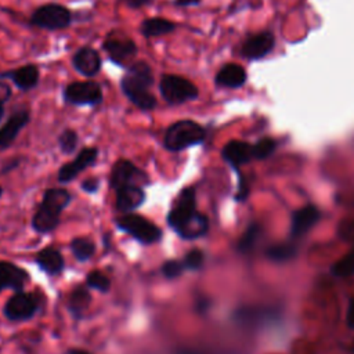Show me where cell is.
<instances>
[{"instance_id":"obj_1","label":"cell","mask_w":354,"mask_h":354,"mask_svg":"<svg viewBox=\"0 0 354 354\" xmlns=\"http://www.w3.org/2000/svg\"><path fill=\"white\" fill-rule=\"evenodd\" d=\"M166 223L170 230L184 241L199 239L209 231V218L196 209V191L194 185L184 187L173 201Z\"/></svg>"},{"instance_id":"obj_2","label":"cell","mask_w":354,"mask_h":354,"mask_svg":"<svg viewBox=\"0 0 354 354\" xmlns=\"http://www.w3.org/2000/svg\"><path fill=\"white\" fill-rule=\"evenodd\" d=\"M153 84L155 75L145 59H134L119 79L123 95L142 112H151L158 108V100L151 91Z\"/></svg>"},{"instance_id":"obj_3","label":"cell","mask_w":354,"mask_h":354,"mask_svg":"<svg viewBox=\"0 0 354 354\" xmlns=\"http://www.w3.org/2000/svg\"><path fill=\"white\" fill-rule=\"evenodd\" d=\"M72 201V194L66 188L53 187L43 192V198L32 217L30 225L35 232L46 235L53 232L61 223V214Z\"/></svg>"},{"instance_id":"obj_4","label":"cell","mask_w":354,"mask_h":354,"mask_svg":"<svg viewBox=\"0 0 354 354\" xmlns=\"http://www.w3.org/2000/svg\"><path fill=\"white\" fill-rule=\"evenodd\" d=\"M207 130L192 119H180L167 126L163 134V147L170 152H181L205 142Z\"/></svg>"},{"instance_id":"obj_5","label":"cell","mask_w":354,"mask_h":354,"mask_svg":"<svg viewBox=\"0 0 354 354\" xmlns=\"http://www.w3.org/2000/svg\"><path fill=\"white\" fill-rule=\"evenodd\" d=\"M158 91L169 105H183L198 100V86L185 76L177 73H162L158 82Z\"/></svg>"},{"instance_id":"obj_6","label":"cell","mask_w":354,"mask_h":354,"mask_svg":"<svg viewBox=\"0 0 354 354\" xmlns=\"http://www.w3.org/2000/svg\"><path fill=\"white\" fill-rule=\"evenodd\" d=\"M116 228L141 245H153L160 242L163 232L149 218L138 213H123L113 220Z\"/></svg>"},{"instance_id":"obj_7","label":"cell","mask_w":354,"mask_h":354,"mask_svg":"<svg viewBox=\"0 0 354 354\" xmlns=\"http://www.w3.org/2000/svg\"><path fill=\"white\" fill-rule=\"evenodd\" d=\"M29 25L47 32L68 29L73 21V10L59 3H44L36 7L30 17Z\"/></svg>"},{"instance_id":"obj_8","label":"cell","mask_w":354,"mask_h":354,"mask_svg":"<svg viewBox=\"0 0 354 354\" xmlns=\"http://www.w3.org/2000/svg\"><path fill=\"white\" fill-rule=\"evenodd\" d=\"M101 48L113 65L123 69L134 61L138 53L136 40L122 29H111L102 39Z\"/></svg>"},{"instance_id":"obj_9","label":"cell","mask_w":354,"mask_h":354,"mask_svg":"<svg viewBox=\"0 0 354 354\" xmlns=\"http://www.w3.org/2000/svg\"><path fill=\"white\" fill-rule=\"evenodd\" d=\"M64 104L71 106H98L104 102L102 86L93 80H73L61 91Z\"/></svg>"},{"instance_id":"obj_10","label":"cell","mask_w":354,"mask_h":354,"mask_svg":"<svg viewBox=\"0 0 354 354\" xmlns=\"http://www.w3.org/2000/svg\"><path fill=\"white\" fill-rule=\"evenodd\" d=\"M41 306V296L36 292L17 290L7 299L3 315L11 322H24L32 319Z\"/></svg>"},{"instance_id":"obj_11","label":"cell","mask_w":354,"mask_h":354,"mask_svg":"<svg viewBox=\"0 0 354 354\" xmlns=\"http://www.w3.org/2000/svg\"><path fill=\"white\" fill-rule=\"evenodd\" d=\"M124 185L148 187L151 185V178L134 162L126 158H120L111 167L109 187L112 189H118Z\"/></svg>"},{"instance_id":"obj_12","label":"cell","mask_w":354,"mask_h":354,"mask_svg":"<svg viewBox=\"0 0 354 354\" xmlns=\"http://www.w3.org/2000/svg\"><path fill=\"white\" fill-rule=\"evenodd\" d=\"M275 48V36L271 30H261L248 35L239 44V57L248 61H259L266 58Z\"/></svg>"},{"instance_id":"obj_13","label":"cell","mask_w":354,"mask_h":354,"mask_svg":"<svg viewBox=\"0 0 354 354\" xmlns=\"http://www.w3.org/2000/svg\"><path fill=\"white\" fill-rule=\"evenodd\" d=\"M98 153L100 151L97 147L82 148L71 162L64 163L58 169L57 181L59 184H68L73 181L82 171H84L88 167H93L97 163Z\"/></svg>"},{"instance_id":"obj_14","label":"cell","mask_w":354,"mask_h":354,"mask_svg":"<svg viewBox=\"0 0 354 354\" xmlns=\"http://www.w3.org/2000/svg\"><path fill=\"white\" fill-rule=\"evenodd\" d=\"M30 111L26 106L14 109L0 127V151L10 148L19 133L29 124Z\"/></svg>"},{"instance_id":"obj_15","label":"cell","mask_w":354,"mask_h":354,"mask_svg":"<svg viewBox=\"0 0 354 354\" xmlns=\"http://www.w3.org/2000/svg\"><path fill=\"white\" fill-rule=\"evenodd\" d=\"M72 68L83 77H95L102 68L100 53L91 46H80L71 58Z\"/></svg>"},{"instance_id":"obj_16","label":"cell","mask_w":354,"mask_h":354,"mask_svg":"<svg viewBox=\"0 0 354 354\" xmlns=\"http://www.w3.org/2000/svg\"><path fill=\"white\" fill-rule=\"evenodd\" d=\"M0 79L10 80L21 91H30L39 86L40 69L36 64H25L19 68L1 71Z\"/></svg>"},{"instance_id":"obj_17","label":"cell","mask_w":354,"mask_h":354,"mask_svg":"<svg viewBox=\"0 0 354 354\" xmlns=\"http://www.w3.org/2000/svg\"><path fill=\"white\" fill-rule=\"evenodd\" d=\"M115 191V209L120 214L133 213L134 210L140 209L147 201V194L141 185H124Z\"/></svg>"},{"instance_id":"obj_18","label":"cell","mask_w":354,"mask_h":354,"mask_svg":"<svg viewBox=\"0 0 354 354\" xmlns=\"http://www.w3.org/2000/svg\"><path fill=\"white\" fill-rule=\"evenodd\" d=\"M248 82V72L243 66L234 62L224 64L214 75V86L218 88L238 90Z\"/></svg>"},{"instance_id":"obj_19","label":"cell","mask_w":354,"mask_h":354,"mask_svg":"<svg viewBox=\"0 0 354 354\" xmlns=\"http://www.w3.org/2000/svg\"><path fill=\"white\" fill-rule=\"evenodd\" d=\"M30 279L28 271L15 263L0 260V293L6 289L14 292L24 290L26 282Z\"/></svg>"},{"instance_id":"obj_20","label":"cell","mask_w":354,"mask_h":354,"mask_svg":"<svg viewBox=\"0 0 354 354\" xmlns=\"http://www.w3.org/2000/svg\"><path fill=\"white\" fill-rule=\"evenodd\" d=\"M36 266L47 275L57 277L62 274L65 268V259L62 253L54 246H44L35 256Z\"/></svg>"},{"instance_id":"obj_21","label":"cell","mask_w":354,"mask_h":354,"mask_svg":"<svg viewBox=\"0 0 354 354\" xmlns=\"http://www.w3.org/2000/svg\"><path fill=\"white\" fill-rule=\"evenodd\" d=\"M91 300H93V296L86 283L75 285L69 293L68 303H66V308H68L71 317L75 321L83 319L86 311L88 310V307L91 304Z\"/></svg>"},{"instance_id":"obj_22","label":"cell","mask_w":354,"mask_h":354,"mask_svg":"<svg viewBox=\"0 0 354 354\" xmlns=\"http://www.w3.org/2000/svg\"><path fill=\"white\" fill-rule=\"evenodd\" d=\"M221 158L231 165L232 167H238L243 163H248L253 158V145L241 140L228 141L221 149Z\"/></svg>"},{"instance_id":"obj_23","label":"cell","mask_w":354,"mask_h":354,"mask_svg":"<svg viewBox=\"0 0 354 354\" xmlns=\"http://www.w3.org/2000/svg\"><path fill=\"white\" fill-rule=\"evenodd\" d=\"M177 30V22L165 18V17H149L141 21L138 26V32L141 36L151 39V37H159L166 36Z\"/></svg>"},{"instance_id":"obj_24","label":"cell","mask_w":354,"mask_h":354,"mask_svg":"<svg viewBox=\"0 0 354 354\" xmlns=\"http://www.w3.org/2000/svg\"><path fill=\"white\" fill-rule=\"evenodd\" d=\"M318 220H319V210L313 205H307L296 210L292 218V235L300 236L306 234Z\"/></svg>"},{"instance_id":"obj_25","label":"cell","mask_w":354,"mask_h":354,"mask_svg":"<svg viewBox=\"0 0 354 354\" xmlns=\"http://www.w3.org/2000/svg\"><path fill=\"white\" fill-rule=\"evenodd\" d=\"M71 252L77 261H88L95 253V243L87 236H76L69 243Z\"/></svg>"},{"instance_id":"obj_26","label":"cell","mask_w":354,"mask_h":354,"mask_svg":"<svg viewBox=\"0 0 354 354\" xmlns=\"http://www.w3.org/2000/svg\"><path fill=\"white\" fill-rule=\"evenodd\" d=\"M58 148L64 155H72L79 145V134L72 127H65L57 137Z\"/></svg>"},{"instance_id":"obj_27","label":"cell","mask_w":354,"mask_h":354,"mask_svg":"<svg viewBox=\"0 0 354 354\" xmlns=\"http://www.w3.org/2000/svg\"><path fill=\"white\" fill-rule=\"evenodd\" d=\"M84 283L88 289H94L100 293H108L111 290V279L101 270H91L86 275Z\"/></svg>"},{"instance_id":"obj_28","label":"cell","mask_w":354,"mask_h":354,"mask_svg":"<svg viewBox=\"0 0 354 354\" xmlns=\"http://www.w3.org/2000/svg\"><path fill=\"white\" fill-rule=\"evenodd\" d=\"M268 259L274 261H286L296 256V246L290 243H281V245H272L267 250Z\"/></svg>"},{"instance_id":"obj_29","label":"cell","mask_w":354,"mask_h":354,"mask_svg":"<svg viewBox=\"0 0 354 354\" xmlns=\"http://www.w3.org/2000/svg\"><path fill=\"white\" fill-rule=\"evenodd\" d=\"M332 272L337 277H351L354 275V248L344 254L340 260H337L332 266Z\"/></svg>"},{"instance_id":"obj_30","label":"cell","mask_w":354,"mask_h":354,"mask_svg":"<svg viewBox=\"0 0 354 354\" xmlns=\"http://www.w3.org/2000/svg\"><path fill=\"white\" fill-rule=\"evenodd\" d=\"M259 234H260V227H259L257 224H252V225L243 232V235L241 236L236 249H238L241 253H249V252L254 248V243H256V241H257V238H259Z\"/></svg>"},{"instance_id":"obj_31","label":"cell","mask_w":354,"mask_h":354,"mask_svg":"<svg viewBox=\"0 0 354 354\" xmlns=\"http://www.w3.org/2000/svg\"><path fill=\"white\" fill-rule=\"evenodd\" d=\"M184 271H185V268H184L183 261L177 260V259H167L160 266V274L166 279H170V281L177 279L178 277H181Z\"/></svg>"},{"instance_id":"obj_32","label":"cell","mask_w":354,"mask_h":354,"mask_svg":"<svg viewBox=\"0 0 354 354\" xmlns=\"http://www.w3.org/2000/svg\"><path fill=\"white\" fill-rule=\"evenodd\" d=\"M181 261H183L185 270L198 271V270H201L203 267L205 254H203V252L201 249L195 248V249H191L189 252H187Z\"/></svg>"},{"instance_id":"obj_33","label":"cell","mask_w":354,"mask_h":354,"mask_svg":"<svg viewBox=\"0 0 354 354\" xmlns=\"http://www.w3.org/2000/svg\"><path fill=\"white\" fill-rule=\"evenodd\" d=\"M275 147H277V142L272 138L263 137L253 145V158L266 159L275 151Z\"/></svg>"},{"instance_id":"obj_34","label":"cell","mask_w":354,"mask_h":354,"mask_svg":"<svg viewBox=\"0 0 354 354\" xmlns=\"http://www.w3.org/2000/svg\"><path fill=\"white\" fill-rule=\"evenodd\" d=\"M100 187H101V181L97 177H88L83 180L80 184V188L87 194H95L100 189Z\"/></svg>"},{"instance_id":"obj_35","label":"cell","mask_w":354,"mask_h":354,"mask_svg":"<svg viewBox=\"0 0 354 354\" xmlns=\"http://www.w3.org/2000/svg\"><path fill=\"white\" fill-rule=\"evenodd\" d=\"M210 307H212V300H210L209 297H206V296H198V297L195 299V311H196L198 314L205 315V314L209 311Z\"/></svg>"},{"instance_id":"obj_36","label":"cell","mask_w":354,"mask_h":354,"mask_svg":"<svg viewBox=\"0 0 354 354\" xmlns=\"http://www.w3.org/2000/svg\"><path fill=\"white\" fill-rule=\"evenodd\" d=\"M21 162H22V158H21V156H15V158H11V159L6 160V162L3 163V166L0 167V173H1V174H6V173L12 171L14 169H17V167L21 165Z\"/></svg>"},{"instance_id":"obj_37","label":"cell","mask_w":354,"mask_h":354,"mask_svg":"<svg viewBox=\"0 0 354 354\" xmlns=\"http://www.w3.org/2000/svg\"><path fill=\"white\" fill-rule=\"evenodd\" d=\"M11 95H12L11 86L6 80L0 79V104L6 105V102L11 98Z\"/></svg>"},{"instance_id":"obj_38","label":"cell","mask_w":354,"mask_h":354,"mask_svg":"<svg viewBox=\"0 0 354 354\" xmlns=\"http://www.w3.org/2000/svg\"><path fill=\"white\" fill-rule=\"evenodd\" d=\"M119 1L123 3L130 10H138V8L151 6L155 0H119Z\"/></svg>"},{"instance_id":"obj_39","label":"cell","mask_w":354,"mask_h":354,"mask_svg":"<svg viewBox=\"0 0 354 354\" xmlns=\"http://www.w3.org/2000/svg\"><path fill=\"white\" fill-rule=\"evenodd\" d=\"M93 18L91 10H75L73 11V21L75 22H87Z\"/></svg>"},{"instance_id":"obj_40","label":"cell","mask_w":354,"mask_h":354,"mask_svg":"<svg viewBox=\"0 0 354 354\" xmlns=\"http://www.w3.org/2000/svg\"><path fill=\"white\" fill-rule=\"evenodd\" d=\"M174 7L178 8H187V7H195L202 3V0H173L171 1Z\"/></svg>"},{"instance_id":"obj_41","label":"cell","mask_w":354,"mask_h":354,"mask_svg":"<svg viewBox=\"0 0 354 354\" xmlns=\"http://www.w3.org/2000/svg\"><path fill=\"white\" fill-rule=\"evenodd\" d=\"M347 325L350 328H354V299L350 300L348 310H347Z\"/></svg>"},{"instance_id":"obj_42","label":"cell","mask_w":354,"mask_h":354,"mask_svg":"<svg viewBox=\"0 0 354 354\" xmlns=\"http://www.w3.org/2000/svg\"><path fill=\"white\" fill-rule=\"evenodd\" d=\"M65 354H91L90 351L87 350H83V348H77V347H71L65 351Z\"/></svg>"},{"instance_id":"obj_43","label":"cell","mask_w":354,"mask_h":354,"mask_svg":"<svg viewBox=\"0 0 354 354\" xmlns=\"http://www.w3.org/2000/svg\"><path fill=\"white\" fill-rule=\"evenodd\" d=\"M102 243H104V249H106V252L111 249V235L109 234H104V238H102Z\"/></svg>"},{"instance_id":"obj_44","label":"cell","mask_w":354,"mask_h":354,"mask_svg":"<svg viewBox=\"0 0 354 354\" xmlns=\"http://www.w3.org/2000/svg\"><path fill=\"white\" fill-rule=\"evenodd\" d=\"M4 116H6V108H4V104H0V123L3 122Z\"/></svg>"},{"instance_id":"obj_45","label":"cell","mask_w":354,"mask_h":354,"mask_svg":"<svg viewBox=\"0 0 354 354\" xmlns=\"http://www.w3.org/2000/svg\"><path fill=\"white\" fill-rule=\"evenodd\" d=\"M1 195H3V187H0V198H1Z\"/></svg>"},{"instance_id":"obj_46","label":"cell","mask_w":354,"mask_h":354,"mask_svg":"<svg viewBox=\"0 0 354 354\" xmlns=\"http://www.w3.org/2000/svg\"><path fill=\"white\" fill-rule=\"evenodd\" d=\"M353 351H354V346H353Z\"/></svg>"}]
</instances>
